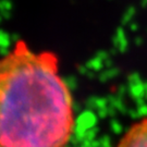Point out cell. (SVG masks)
Instances as JSON below:
<instances>
[{
	"instance_id": "cell-1",
	"label": "cell",
	"mask_w": 147,
	"mask_h": 147,
	"mask_svg": "<svg viewBox=\"0 0 147 147\" xmlns=\"http://www.w3.org/2000/svg\"><path fill=\"white\" fill-rule=\"evenodd\" d=\"M73 127L58 58L19 40L0 58V147H68Z\"/></svg>"
},
{
	"instance_id": "cell-2",
	"label": "cell",
	"mask_w": 147,
	"mask_h": 147,
	"mask_svg": "<svg viewBox=\"0 0 147 147\" xmlns=\"http://www.w3.org/2000/svg\"><path fill=\"white\" fill-rule=\"evenodd\" d=\"M117 147H147V118L133 124Z\"/></svg>"
}]
</instances>
